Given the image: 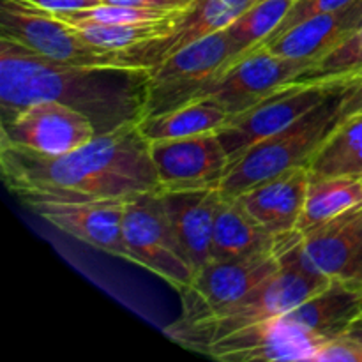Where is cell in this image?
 <instances>
[{"label":"cell","instance_id":"2","mask_svg":"<svg viewBox=\"0 0 362 362\" xmlns=\"http://www.w3.org/2000/svg\"><path fill=\"white\" fill-rule=\"evenodd\" d=\"M148 80V67L78 66L0 37V122L55 101L87 115L98 136L112 133L144 119Z\"/></svg>","mask_w":362,"mask_h":362},{"label":"cell","instance_id":"34","mask_svg":"<svg viewBox=\"0 0 362 362\" xmlns=\"http://www.w3.org/2000/svg\"><path fill=\"white\" fill-rule=\"evenodd\" d=\"M345 334H349L350 338L357 339V341L362 343V315H361V317H357L356 320L352 322V325L346 329Z\"/></svg>","mask_w":362,"mask_h":362},{"label":"cell","instance_id":"32","mask_svg":"<svg viewBox=\"0 0 362 362\" xmlns=\"http://www.w3.org/2000/svg\"><path fill=\"white\" fill-rule=\"evenodd\" d=\"M362 113V80L349 85L343 95L341 108H339V120Z\"/></svg>","mask_w":362,"mask_h":362},{"label":"cell","instance_id":"1","mask_svg":"<svg viewBox=\"0 0 362 362\" xmlns=\"http://www.w3.org/2000/svg\"><path fill=\"white\" fill-rule=\"evenodd\" d=\"M7 189L23 205L34 202L131 200L161 191L151 141L138 124L99 134L76 151L45 156L0 145Z\"/></svg>","mask_w":362,"mask_h":362},{"label":"cell","instance_id":"28","mask_svg":"<svg viewBox=\"0 0 362 362\" xmlns=\"http://www.w3.org/2000/svg\"><path fill=\"white\" fill-rule=\"evenodd\" d=\"M177 13H180V11L145 9V7L120 6V4H99L95 7H88V9L55 14V16H59L66 23L73 25H133L165 20V18L173 16Z\"/></svg>","mask_w":362,"mask_h":362},{"label":"cell","instance_id":"36","mask_svg":"<svg viewBox=\"0 0 362 362\" xmlns=\"http://www.w3.org/2000/svg\"><path fill=\"white\" fill-rule=\"evenodd\" d=\"M359 80H362V74H361L359 78H356V80H354V81H359ZM354 81H352V83H354Z\"/></svg>","mask_w":362,"mask_h":362},{"label":"cell","instance_id":"16","mask_svg":"<svg viewBox=\"0 0 362 362\" xmlns=\"http://www.w3.org/2000/svg\"><path fill=\"white\" fill-rule=\"evenodd\" d=\"M255 2L258 0H194L177 16L166 37L126 49L127 60L131 66L152 69L184 46L225 30Z\"/></svg>","mask_w":362,"mask_h":362},{"label":"cell","instance_id":"9","mask_svg":"<svg viewBox=\"0 0 362 362\" xmlns=\"http://www.w3.org/2000/svg\"><path fill=\"white\" fill-rule=\"evenodd\" d=\"M278 269L279 260L276 253L244 260H211L194 272L193 281L179 292L182 299V317L177 324H193L221 313Z\"/></svg>","mask_w":362,"mask_h":362},{"label":"cell","instance_id":"25","mask_svg":"<svg viewBox=\"0 0 362 362\" xmlns=\"http://www.w3.org/2000/svg\"><path fill=\"white\" fill-rule=\"evenodd\" d=\"M296 0H258L225 28L232 41L235 62L240 55L260 46L288 14ZM230 62V64H232Z\"/></svg>","mask_w":362,"mask_h":362},{"label":"cell","instance_id":"26","mask_svg":"<svg viewBox=\"0 0 362 362\" xmlns=\"http://www.w3.org/2000/svg\"><path fill=\"white\" fill-rule=\"evenodd\" d=\"M182 13V11H180ZM165 18V20L148 21V23H133V25H73L90 45L101 46L106 49H131L134 46L145 45L154 39L166 37L175 25L177 16Z\"/></svg>","mask_w":362,"mask_h":362},{"label":"cell","instance_id":"21","mask_svg":"<svg viewBox=\"0 0 362 362\" xmlns=\"http://www.w3.org/2000/svg\"><path fill=\"white\" fill-rule=\"evenodd\" d=\"M276 237L244 209L239 198H221L212 235V260H244L274 253Z\"/></svg>","mask_w":362,"mask_h":362},{"label":"cell","instance_id":"19","mask_svg":"<svg viewBox=\"0 0 362 362\" xmlns=\"http://www.w3.org/2000/svg\"><path fill=\"white\" fill-rule=\"evenodd\" d=\"M308 186L310 172L306 166H300L265 180L237 198L258 223L278 237L297 230Z\"/></svg>","mask_w":362,"mask_h":362},{"label":"cell","instance_id":"18","mask_svg":"<svg viewBox=\"0 0 362 362\" xmlns=\"http://www.w3.org/2000/svg\"><path fill=\"white\" fill-rule=\"evenodd\" d=\"M361 27L362 0H354L343 9L317 14L286 28L285 32L276 35L274 39H269L258 48H267L269 52L288 59L317 62Z\"/></svg>","mask_w":362,"mask_h":362},{"label":"cell","instance_id":"30","mask_svg":"<svg viewBox=\"0 0 362 362\" xmlns=\"http://www.w3.org/2000/svg\"><path fill=\"white\" fill-rule=\"evenodd\" d=\"M313 362H362V343L341 334L320 346Z\"/></svg>","mask_w":362,"mask_h":362},{"label":"cell","instance_id":"31","mask_svg":"<svg viewBox=\"0 0 362 362\" xmlns=\"http://www.w3.org/2000/svg\"><path fill=\"white\" fill-rule=\"evenodd\" d=\"M27 2L52 14H64L95 7L103 4V0H27Z\"/></svg>","mask_w":362,"mask_h":362},{"label":"cell","instance_id":"17","mask_svg":"<svg viewBox=\"0 0 362 362\" xmlns=\"http://www.w3.org/2000/svg\"><path fill=\"white\" fill-rule=\"evenodd\" d=\"M221 198L218 189L161 191L170 225L194 272L212 260V235Z\"/></svg>","mask_w":362,"mask_h":362},{"label":"cell","instance_id":"27","mask_svg":"<svg viewBox=\"0 0 362 362\" xmlns=\"http://www.w3.org/2000/svg\"><path fill=\"white\" fill-rule=\"evenodd\" d=\"M362 74V27L325 53L311 69L300 74V81H343L352 83ZM297 80V81H299Z\"/></svg>","mask_w":362,"mask_h":362},{"label":"cell","instance_id":"4","mask_svg":"<svg viewBox=\"0 0 362 362\" xmlns=\"http://www.w3.org/2000/svg\"><path fill=\"white\" fill-rule=\"evenodd\" d=\"M346 88L349 83L338 87L303 119L244 152L230 165L219 187L221 197L237 198L288 170L300 166L308 168L315 152L339 122V108Z\"/></svg>","mask_w":362,"mask_h":362},{"label":"cell","instance_id":"35","mask_svg":"<svg viewBox=\"0 0 362 362\" xmlns=\"http://www.w3.org/2000/svg\"><path fill=\"white\" fill-rule=\"evenodd\" d=\"M184 2H186V4H187V6H191V4H193V2H194V0H184Z\"/></svg>","mask_w":362,"mask_h":362},{"label":"cell","instance_id":"14","mask_svg":"<svg viewBox=\"0 0 362 362\" xmlns=\"http://www.w3.org/2000/svg\"><path fill=\"white\" fill-rule=\"evenodd\" d=\"M324 339L308 329L290 324L285 318H272L216 341L207 356L230 362H285L311 361L324 345Z\"/></svg>","mask_w":362,"mask_h":362},{"label":"cell","instance_id":"15","mask_svg":"<svg viewBox=\"0 0 362 362\" xmlns=\"http://www.w3.org/2000/svg\"><path fill=\"white\" fill-rule=\"evenodd\" d=\"M127 200L95 202H34L25 205L60 232L127 260L122 223Z\"/></svg>","mask_w":362,"mask_h":362},{"label":"cell","instance_id":"11","mask_svg":"<svg viewBox=\"0 0 362 362\" xmlns=\"http://www.w3.org/2000/svg\"><path fill=\"white\" fill-rule=\"evenodd\" d=\"M95 136V127L87 115L55 101L34 103L0 122V145L45 156L67 154Z\"/></svg>","mask_w":362,"mask_h":362},{"label":"cell","instance_id":"12","mask_svg":"<svg viewBox=\"0 0 362 362\" xmlns=\"http://www.w3.org/2000/svg\"><path fill=\"white\" fill-rule=\"evenodd\" d=\"M151 156L161 191L218 189L230 168L216 133L151 141Z\"/></svg>","mask_w":362,"mask_h":362},{"label":"cell","instance_id":"10","mask_svg":"<svg viewBox=\"0 0 362 362\" xmlns=\"http://www.w3.org/2000/svg\"><path fill=\"white\" fill-rule=\"evenodd\" d=\"M313 66L311 60L288 59L267 48L250 49L226 67L205 98L216 99L230 117L239 115L279 88L297 81Z\"/></svg>","mask_w":362,"mask_h":362},{"label":"cell","instance_id":"22","mask_svg":"<svg viewBox=\"0 0 362 362\" xmlns=\"http://www.w3.org/2000/svg\"><path fill=\"white\" fill-rule=\"evenodd\" d=\"M228 120L230 113L216 99L200 98L170 112L145 117L138 127L148 141H159L218 133Z\"/></svg>","mask_w":362,"mask_h":362},{"label":"cell","instance_id":"5","mask_svg":"<svg viewBox=\"0 0 362 362\" xmlns=\"http://www.w3.org/2000/svg\"><path fill=\"white\" fill-rule=\"evenodd\" d=\"M235 57L226 30L194 41L151 69L145 117L205 98ZM144 117V119H145Z\"/></svg>","mask_w":362,"mask_h":362},{"label":"cell","instance_id":"24","mask_svg":"<svg viewBox=\"0 0 362 362\" xmlns=\"http://www.w3.org/2000/svg\"><path fill=\"white\" fill-rule=\"evenodd\" d=\"M362 205V179L357 177H310L306 202L297 230L315 228Z\"/></svg>","mask_w":362,"mask_h":362},{"label":"cell","instance_id":"6","mask_svg":"<svg viewBox=\"0 0 362 362\" xmlns=\"http://www.w3.org/2000/svg\"><path fill=\"white\" fill-rule=\"evenodd\" d=\"M0 37L11 39L39 55L78 66H131L126 49L90 45L73 25L27 0H2Z\"/></svg>","mask_w":362,"mask_h":362},{"label":"cell","instance_id":"33","mask_svg":"<svg viewBox=\"0 0 362 362\" xmlns=\"http://www.w3.org/2000/svg\"><path fill=\"white\" fill-rule=\"evenodd\" d=\"M103 4H120V6L145 7V9L161 11H182L187 6L184 0H103Z\"/></svg>","mask_w":362,"mask_h":362},{"label":"cell","instance_id":"23","mask_svg":"<svg viewBox=\"0 0 362 362\" xmlns=\"http://www.w3.org/2000/svg\"><path fill=\"white\" fill-rule=\"evenodd\" d=\"M310 177L362 179V113L339 120L308 165Z\"/></svg>","mask_w":362,"mask_h":362},{"label":"cell","instance_id":"13","mask_svg":"<svg viewBox=\"0 0 362 362\" xmlns=\"http://www.w3.org/2000/svg\"><path fill=\"white\" fill-rule=\"evenodd\" d=\"M299 253L311 271L362 288V205L300 232Z\"/></svg>","mask_w":362,"mask_h":362},{"label":"cell","instance_id":"7","mask_svg":"<svg viewBox=\"0 0 362 362\" xmlns=\"http://www.w3.org/2000/svg\"><path fill=\"white\" fill-rule=\"evenodd\" d=\"M122 237L131 264L159 276L177 292L193 281L194 271L170 225L161 191L138 194L126 202Z\"/></svg>","mask_w":362,"mask_h":362},{"label":"cell","instance_id":"29","mask_svg":"<svg viewBox=\"0 0 362 362\" xmlns=\"http://www.w3.org/2000/svg\"><path fill=\"white\" fill-rule=\"evenodd\" d=\"M352 2L354 0H296L292 6V9L288 11V14H286V16L283 18L281 23H279V27L276 28V30L272 32V34L269 35L264 42H267L269 39H274L276 35H279L281 32H285L286 28L293 27V25L308 20V18H313V16H317V14H324V13H334V11L343 9V7H346L349 4H352ZM264 42H262V45H264Z\"/></svg>","mask_w":362,"mask_h":362},{"label":"cell","instance_id":"3","mask_svg":"<svg viewBox=\"0 0 362 362\" xmlns=\"http://www.w3.org/2000/svg\"><path fill=\"white\" fill-rule=\"evenodd\" d=\"M299 230L276 237L274 253L279 269L250 293L223 310L193 324H172L165 334L194 352L207 354L219 339L260 322L279 318L300 306L331 283V279L304 265L299 253Z\"/></svg>","mask_w":362,"mask_h":362},{"label":"cell","instance_id":"8","mask_svg":"<svg viewBox=\"0 0 362 362\" xmlns=\"http://www.w3.org/2000/svg\"><path fill=\"white\" fill-rule=\"evenodd\" d=\"M343 81H293L279 88L255 105L253 108L230 117L228 122L218 131L230 165L244 152L250 151L265 138L286 129L303 119L308 112L317 108Z\"/></svg>","mask_w":362,"mask_h":362},{"label":"cell","instance_id":"20","mask_svg":"<svg viewBox=\"0 0 362 362\" xmlns=\"http://www.w3.org/2000/svg\"><path fill=\"white\" fill-rule=\"evenodd\" d=\"M362 315V288L331 281L300 306L283 315L286 322L308 329L324 341L345 334Z\"/></svg>","mask_w":362,"mask_h":362}]
</instances>
